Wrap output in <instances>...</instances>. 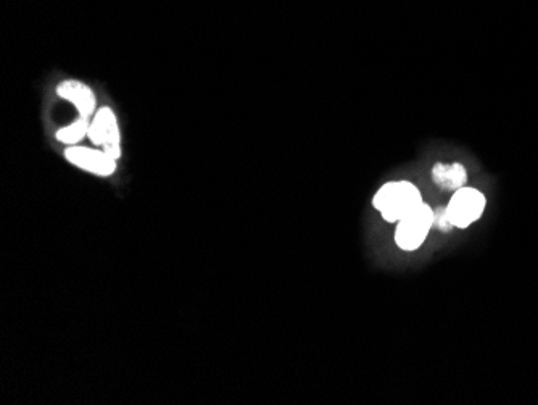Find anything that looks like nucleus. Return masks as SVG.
I'll return each instance as SVG.
<instances>
[{
  "mask_svg": "<svg viewBox=\"0 0 538 405\" xmlns=\"http://www.w3.org/2000/svg\"><path fill=\"white\" fill-rule=\"evenodd\" d=\"M373 204L385 222L398 223L423 204V197L410 181H390L377 191Z\"/></svg>",
  "mask_w": 538,
  "mask_h": 405,
  "instance_id": "f257e3e1",
  "label": "nucleus"
},
{
  "mask_svg": "<svg viewBox=\"0 0 538 405\" xmlns=\"http://www.w3.org/2000/svg\"><path fill=\"white\" fill-rule=\"evenodd\" d=\"M432 226H434V209L423 202L418 209L397 223L395 243L403 251H416L423 246Z\"/></svg>",
  "mask_w": 538,
  "mask_h": 405,
  "instance_id": "f03ea898",
  "label": "nucleus"
},
{
  "mask_svg": "<svg viewBox=\"0 0 538 405\" xmlns=\"http://www.w3.org/2000/svg\"><path fill=\"white\" fill-rule=\"evenodd\" d=\"M87 138L91 139L94 146L112 155L113 159L121 157V133L115 112L110 107H102L97 110L92 118L91 128Z\"/></svg>",
  "mask_w": 538,
  "mask_h": 405,
  "instance_id": "7ed1b4c3",
  "label": "nucleus"
},
{
  "mask_svg": "<svg viewBox=\"0 0 538 405\" xmlns=\"http://www.w3.org/2000/svg\"><path fill=\"white\" fill-rule=\"evenodd\" d=\"M484 209V194L472 188H460L455 191L447 205L448 217L456 228H468L481 218Z\"/></svg>",
  "mask_w": 538,
  "mask_h": 405,
  "instance_id": "20e7f679",
  "label": "nucleus"
},
{
  "mask_svg": "<svg viewBox=\"0 0 538 405\" xmlns=\"http://www.w3.org/2000/svg\"><path fill=\"white\" fill-rule=\"evenodd\" d=\"M65 159L71 165L92 175L112 176L116 172V159L99 147L92 149V147L70 146L65 151Z\"/></svg>",
  "mask_w": 538,
  "mask_h": 405,
  "instance_id": "39448f33",
  "label": "nucleus"
},
{
  "mask_svg": "<svg viewBox=\"0 0 538 405\" xmlns=\"http://www.w3.org/2000/svg\"><path fill=\"white\" fill-rule=\"evenodd\" d=\"M57 96L71 102L81 117L91 118L97 109V97L86 83L78 80H65L57 86Z\"/></svg>",
  "mask_w": 538,
  "mask_h": 405,
  "instance_id": "423d86ee",
  "label": "nucleus"
},
{
  "mask_svg": "<svg viewBox=\"0 0 538 405\" xmlns=\"http://www.w3.org/2000/svg\"><path fill=\"white\" fill-rule=\"evenodd\" d=\"M432 178L440 188L458 191V189L463 188L464 183L468 180V175H466V170L461 163H453V165L437 163L432 170Z\"/></svg>",
  "mask_w": 538,
  "mask_h": 405,
  "instance_id": "0eeeda50",
  "label": "nucleus"
},
{
  "mask_svg": "<svg viewBox=\"0 0 538 405\" xmlns=\"http://www.w3.org/2000/svg\"><path fill=\"white\" fill-rule=\"evenodd\" d=\"M89 128H91L89 118L79 115L76 122L57 131V141L67 144V146H76V144L83 141L87 134H89Z\"/></svg>",
  "mask_w": 538,
  "mask_h": 405,
  "instance_id": "6e6552de",
  "label": "nucleus"
},
{
  "mask_svg": "<svg viewBox=\"0 0 538 405\" xmlns=\"http://www.w3.org/2000/svg\"><path fill=\"white\" fill-rule=\"evenodd\" d=\"M434 226L445 231V233L452 230L453 225L450 222V217H448L447 207H439V209L434 210Z\"/></svg>",
  "mask_w": 538,
  "mask_h": 405,
  "instance_id": "1a4fd4ad",
  "label": "nucleus"
}]
</instances>
